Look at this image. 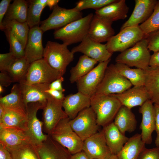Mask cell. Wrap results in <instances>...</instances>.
<instances>
[{"instance_id":"6da1fadb","label":"cell","mask_w":159,"mask_h":159,"mask_svg":"<svg viewBox=\"0 0 159 159\" xmlns=\"http://www.w3.org/2000/svg\"><path fill=\"white\" fill-rule=\"evenodd\" d=\"M122 106L119 100L110 95L95 93L91 97L90 107L95 114L99 126L112 122Z\"/></svg>"},{"instance_id":"7a4b0ae2","label":"cell","mask_w":159,"mask_h":159,"mask_svg":"<svg viewBox=\"0 0 159 159\" xmlns=\"http://www.w3.org/2000/svg\"><path fill=\"white\" fill-rule=\"evenodd\" d=\"M90 13L85 16L72 21L55 30L54 38L68 45L81 42L88 35L90 23L94 16Z\"/></svg>"},{"instance_id":"3957f363","label":"cell","mask_w":159,"mask_h":159,"mask_svg":"<svg viewBox=\"0 0 159 159\" xmlns=\"http://www.w3.org/2000/svg\"><path fill=\"white\" fill-rule=\"evenodd\" d=\"M64 44L48 41L44 48L43 58L62 76L68 65L73 60L74 54Z\"/></svg>"},{"instance_id":"277c9868","label":"cell","mask_w":159,"mask_h":159,"mask_svg":"<svg viewBox=\"0 0 159 159\" xmlns=\"http://www.w3.org/2000/svg\"><path fill=\"white\" fill-rule=\"evenodd\" d=\"M148 48L146 38L137 43L131 48L121 52L116 57V63L135 67L145 70L149 66L151 55Z\"/></svg>"},{"instance_id":"5b68a950","label":"cell","mask_w":159,"mask_h":159,"mask_svg":"<svg viewBox=\"0 0 159 159\" xmlns=\"http://www.w3.org/2000/svg\"><path fill=\"white\" fill-rule=\"evenodd\" d=\"M70 120L69 117L61 120L49 135L73 155L82 150L83 141L72 129Z\"/></svg>"},{"instance_id":"8992f818","label":"cell","mask_w":159,"mask_h":159,"mask_svg":"<svg viewBox=\"0 0 159 159\" xmlns=\"http://www.w3.org/2000/svg\"><path fill=\"white\" fill-rule=\"evenodd\" d=\"M139 25L126 27L120 30L117 34L113 36L106 45L111 53L122 52L132 47L143 39L146 38Z\"/></svg>"},{"instance_id":"52a82bcc","label":"cell","mask_w":159,"mask_h":159,"mask_svg":"<svg viewBox=\"0 0 159 159\" xmlns=\"http://www.w3.org/2000/svg\"><path fill=\"white\" fill-rule=\"evenodd\" d=\"M62 76L42 58L30 64L26 75L19 83L50 84Z\"/></svg>"},{"instance_id":"ba28073f","label":"cell","mask_w":159,"mask_h":159,"mask_svg":"<svg viewBox=\"0 0 159 159\" xmlns=\"http://www.w3.org/2000/svg\"><path fill=\"white\" fill-rule=\"evenodd\" d=\"M130 82L121 75L114 64L108 66L95 93L110 95L121 93L131 88Z\"/></svg>"},{"instance_id":"9c48e42d","label":"cell","mask_w":159,"mask_h":159,"mask_svg":"<svg viewBox=\"0 0 159 159\" xmlns=\"http://www.w3.org/2000/svg\"><path fill=\"white\" fill-rule=\"evenodd\" d=\"M44 107L38 102L29 103L26 106V120L24 130L32 143L36 146L42 143L48 136L43 133V122L37 117L38 111Z\"/></svg>"},{"instance_id":"30bf717a","label":"cell","mask_w":159,"mask_h":159,"mask_svg":"<svg viewBox=\"0 0 159 159\" xmlns=\"http://www.w3.org/2000/svg\"><path fill=\"white\" fill-rule=\"evenodd\" d=\"M69 122L72 130L83 141L98 132L99 126L96 116L90 107L80 112Z\"/></svg>"},{"instance_id":"8fae6325","label":"cell","mask_w":159,"mask_h":159,"mask_svg":"<svg viewBox=\"0 0 159 159\" xmlns=\"http://www.w3.org/2000/svg\"><path fill=\"white\" fill-rule=\"evenodd\" d=\"M82 17L81 11L62 8L57 4L53 7L49 17L41 22L40 27L44 32L50 30H55Z\"/></svg>"},{"instance_id":"7c38bea8","label":"cell","mask_w":159,"mask_h":159,"mask_svg":"<svg viewBox=\"0 0 159 159\" xmlns=\"http://www.w3.org/2000/svg\"><path fill=\"white\" fill-rule=\"evenodd\" d=\"M62 101L57 100L50 95L42 112L43 130L49 135L62 120L68 117L62 110Z\"/></svg>"},{"instance_id":"4fadbf2b","label":"cell","mask_w":159,"mask_h":159,"mask_svg":"<svg viewBox=\"0 0 159 159\" xmlns=\"http://www.w3.org/2000/svg\"><path fill=\"white\" fill-rule=\"evenodd\" d=\"M111 59L99 63L90 72L77 82L78 91L91 97L95 94L101 82Z\"/></svg>"},{"instance_id":"5bb4252c","label":"cell","mask_w":159,"mask_h":159,"mask_svg":"<svg viewBox=\"0 0 159 159\" xmlns=\"http://www.w3.org/2000/svg\"><path fill=\"white\" fill-rule=\"evenodd\" d=\"M71 51L74 54L80 52L99 63L110 59L112 54L107 49L106 44H103L91 38L88 35L77 46Z\"/></svg>"},{"instance_id":"9a60e30c","label":"cell","mask_w":159,"mask_h":159,"mask_svg":"<svg viewBox=\"0 0 159 159\" xmlns=\"http://www.w3.org/2000/svg\"><path fill=\"white\" fill-rule=\"evenodd\" d=\"M82 150L89 159H107L112 154L102 130L83 141Z\"/></svg>"},{"instance_id":"2e32d148","label":"cell","mask_w":159,"mask_h":159,"mask_svg":"<svg viewBox=\"0 0 159 159\" xmlns=\"http://www.w3.org/2000/svg\"><path fill=\"white\" fill-rule=\"evenodd\" d=\"M43 32L40 26L30 28L24 49V57L30 63L43 58L44 48L42 43Z\"/></svg>"},{"instance_id":"e0dca14e","label":"cell","mask_w":159,"mask_h":159,"mask_svg":"<svg viewBox=\"0 0 159 159\" xmlns=\"http://www.w3.org/2000/svg\"><path fill=\"white\" fill-rule=\"evenodd\" d=\"M150 100L145 102L139 110L142 115L140 127L142 140L145 144H151L152 134L155 130V112L154 105Z\"/></svg>"},{"instance_id":"ac0fdd59","label":"cell","mask_w":159,"mask_h":159,"mask_svg":"<svg viewBox=\"0 0 159 159\" xmlns=\"http://www.w3.org/2000/svg\"><path fill=\"white\" fill-rule=\"evenodd\" d=\"M135 5L130 16L121 27L120 30L128 27L139 25L146 21L153 12L158 1L135 0Z\"/></svg>"},{"instance_id":"d6986e66","label":"cell","mask_w":159,"mask_h":159,"mask_svg":"<svg viewBox=\"0 0 159 159\" xmlns=\"http://www.w3.org/2000/svg\"><path fill=\"white\" fill-rule=\"evenodd\" d=\"M19 83L26 107L29 103L36 102L41 103L45 107L50 95L45 91L49 88L50 84H27L21 82Z\"/></svg>"},{"instance_id":"ffe728a7","label":"cell","mask_w":159,"mask_h":159,"mask_svg":"<svg viewBox=\"0 0 159 159\" xmlns=\"http://www.w3.org/2000/svg\"><path fill=\"white\" fill-rule=\"evenodd\" d=\"M36 146L39 159H69L72 155L48 135L45 141Z\"/></svg>"},{"instance_id":"44dd1931","label":"cell","mask_w":159,"mask_h":159,"mask_svg":"<svg viewBox=\"0 0 159 159\" xmlns=\"http://www.w3.org/2000/svg\"><path fill=\"white\" fill-rule=\"evenodd\" d=\"M110 95L117 99L122 105L130 109L135 106H141L150 100L144 85L134 86L121 93Z\"/></svg>"},{"instance_id":"7402d4cb","label":"cell","mask_w":159,"mask_h":159,"mask_svg":"<svg viewBox=\"0 0 159 159\" xmlns=\"http://www.w3.org/2000/svg\"><path fill=\"white\" fill-rule=\"evenodd\" d=\"M112 22L94 15L90 23L88 36L101 43L108 42L115 33L112 26Z\"/></svg>"},{"instance_id":"603a6c76","label":"cell","mask_w":159,"mask_h":159,"mask_svg":"<svg viewBox=\"0 0 159 159\" xmlns=\"http://www.w3.org/2000/svg\"><path fill=\"white\" fill-rule=\"evenodd\" d=\"M91 97L78 91L65 97L62 101L64 111L70 120L84 109L90 107Z\"/></svg>"},{"instance_id":"cb8c5ba5","label":"cell","mask_w":159,"mask_h":159,"mask_svg":"<svg viewBox=\"0 0 159 159\" xmlns=\"http://www.w3.org/2000/svg\"><path fill=\"white\" fill-rule=\"evenodd\" d=\"M32 142L22 129L16 127L0 128V143L7 148H14Z\"/></svg>"},{"instance_id":"d4e9b609","label":"cell","mask_w":159,"mask_h":159,"mask_svg":"<svg viewBox=\"0 0 159 159\" xmlns=\"http://www.w3.org/2000/svg\"><path fill=\"white\" fill-rule=\"evenodd\" d=\"M129 9L125 0H116L114 2L96 10L95 14L113 22L114 21L125 19Z\"/></svg>"},{"instance_id":"484cf974","label":"cell","mask_w":159,"mask_h":159,"mask_svg":"<svg viewBox=\"0 0 159 159\" xmlns=\"http://www.w3.org/2000/svg\"><path fill=\"white\" fill-rule=\"evenodd\" d=\"M102 131L112 154L117 155L129 138L119 130L113 122L103 127Z\"/></svg>"},{"instance_id":"4316f807","label":"cell","mask_w":159,"mask_h":159,"mask_svg":"<svg viewBox=\"0 0 159 159\" xmlns=\"http://www.w3.org/2000/svg\"><path fill=\"white\" fill-rule=\"evenodd\" d=\"M0 105L6 109L26 115V107L19 83L13 85L9 94L0 97Z\"/></svg>"},{"instance_id":"83f0119b","label":"cell","mask_w":159,"mask_h":159,"mask_svg":"<svg viewBox=\"0 0 159 159\" xmlns=\"http://www.w3.org/2000/svg\"><path fill=\"white\" fill-rule=\"evenodd\" d=\"M28 6L26 22L30 28L39 26L41 24L40 17L42 12L46 6L52 10L59 0H30L27 1Z\"/></svg>"},{"instance_id":"f1b7e54d","label":"cell","mask_w":159,"mask_h":159,"mask_svg":"<svg viewBox=\"0 0 159 159\" xmlns=\"http://www.w3.org/2000/svg\"><path fill=\"white\" fill-rule=\"evenodd\" d=\"M144 86L150 100L159 105V67H148L144 70Z\"/></svg>"},{"instance_id":"f546056e","label":"cell","mask_w":159,"mask_h":159,"mask_svg":"<svg viewBox=\"0 0 159 159\" xmlns=\"http://www.w3.org/2000/svg\"><path fill=\"white\" fill-rule=\"evenodd\" d=\"M113 122L119 130L125 135L126 132H131L136 129L137 122L130 109L122 105L116 114Z\"/></svg>"},{"instance_id":"4dcf8cb0","label":"cell","mask_w":159,"mask_h":159,"mask_svg":"<svg viewBox=\"0 0 159 159\" xmlns=\"http://www.w3.org/2000/svg\"><path fill=\"white\" fill-rule=\"evenodd\" d=\"M145 145L141 134H136L129 138L117 156L118 159H138Z\"/></svg>"},{"instance_id":"1f68e13d","label":"cell","mask_w":159,"mask_h":159,"mask_svg":"<svg viewBox=\"0 0 159 159\" xmlns=\"http://www.w3.org/2000/svg\"><path fill=\"white\" fill-rule=\"evenodd\" d=\"M30 28L26 22L21 23L15 20H4L1 30L11 31L25 48Z\"/></svg>"},{"instance_id":"d6a6232c","label":"cell","mask_w":159,"mask_h":159,"mask_svg":"<svg viewBox=\"0 0 159 159\" xmlns=\"http://www.w3.org/2000/svg\"><path fill=\"white\" fill-rule=\"evenodd\" d=\"M97 62L96 60L85 55L80 56L76 65L72 67L70 71L69 80L71 83L76 82L90 72Z\"/></svg>"},{"instance_id":"836d02e7","label":"cell","mask_w":159,"mask_h":159,"mask_svg":"<svg viewBox=\"0 0 159 159\" xmlns=\"http://www.w3.org/2000/svg\"><path fill=\"white\" fill-rule=\"evenodd\" d=\"M114 65L118 72L128 80L132 85L137 86L144 85V70L138 68L132 69L122 63H116Z\"/></svg>"},{"instance_id":"e575fe53","label":"cell","mask_w":159,"mask_h":159,"mask_svg":"<svg viewBox=\"0 0 159 159\" xmlns=\"http://www.w3.org/2000/svg\"><path fill=\"white\" fill-rule=\"evenodd\" d=\"M28 6L27 1L14 0L10 4L3 20H15L21 23L26 22Z\"/></svg>"},{"instance_id":"d590c367","label":"cell","mask_w":159,"mask_h":159,"mask_svg":"<svg viewBox=\"0 0 159 159\" xmlns=\"http://www.w3.org/2000/svg\"><path fill=\"white\" fill-rule=\"evenodd\" d=\"M4 109L2 116L0 117V128L16 127L24 130L26 115Z\"/></svg>"},{"instance_id":"8d00e7d4","label":"cell","mask_w":159,"mask_h":159,"mask_svg":"<svg viewBox=\"0 0 159 159\" xmlns=\"http://www.w3.org/2000/svg\"><path fill=\"white\" fill-rule=\"evenodd\" d=\"M7 148L11 153L12 159H39L36 145L32 143L14 148Z\"/></svg>"},{"instance_id":"74e56055","label":"cell","mask_w":159,"mask_h":159,"mask_svg":"<svg viewBox=\"0 0 159 159\" xmlns=\"http://www.w3.org/2000/svg\"><path fill=\"white\" fill-rule=\"evenodd\" d=\"M30 64L24 57L16 58L13 62L8 71L13 82H20L26 75Z\"/></svg>"},{"instance_id":"f35d334b","label":"cell","mask_w":159,"mask_h":159,"mask_svg":"<svg viewBox=\"0 0 159 159\" xmlns=\"http://www.w3.org/2000/svg\"><path fill=\"white\" fill-rule=\"evenodd\" d=\"M139 26L147 36L159 29V0L158 1L153 12L149 18L139 25Z\"/></svg>"},{"instance_id":"ab89813d","label":"cell","mask_w":159,"mask_h":159,"mask_svg":"<svg viewBox=\"0 0 159 159\" xmlns=\"http://www.w3.org/2000/svg\"><path fill=\"white\" fill-rule=\"evenodd\" d=\"M116 0H81L76 3V6L72 9L81 11L83 10L94 9L95 10L101 8L107 5L114 2Z\"/></svg>"},{"instance_id":"60d3db41","label":"cell","mask_w":159,"mask_h":159,"mask_svg":"<svg viewBox=\"0 0 159 159\" xmlns=\"http://www.w3.org/2000/svg\"><path fill=\"white\" fill-rule=\"evenodd\" d=\"M7 39L10 46V52L16 58L24 57V49L19 41L9 31H5Z\"/></svg>"},{"instance_id":"b9f144b4","label":"cell","mask_w":159,"mask_h":159,"mask_svg":"<svg viewBox=\"0 0 159 159\" xmlns=\"http://www.w3.org/2000/svg\"><path fill=\"white\" fill-rule=\"evenodd\" d=\"M16 58L11 52L0 54L1 72H8L11 65Z\"/></svg>"},{"instance_id":"7bdbcfd3","label":"cell","mask_w":159,"mask_h":159,"mask_svg":"<svg viewBox=\"0 0 159 159\" xmlns=\"http://www.w3.org/2000/svg\"><path fill=\"white\" fill-rule=\"evenodd\" d=\"M148 48L154 53L159 51V29L147 35Z\"/></svg>"},{"instance_id":"ee69618b","label":"cell","mask_w":159,"mask_h":159,"mask_svg":"<svg viewBox=\"0 0 159 159\" xmlns=\"http://www.w3.org/2000/svg\"><path fill=\"white\" fill-rule=\"evenodd\" d=\"M138 159H159V147L151 149L145 148L141 152Z\"/></svg>"},{"instance_id":"f6af8a7d","label":"cell","mask_w":159,"mask_h":159,"mask_svg":"<svg viewBox=\"0 0 159 159\" xmlns=\"http://www.w3.org/2000/svg\"><path fill=\"white\" fill-rule=\"evenodd\" d=\"M11 0H2L0 3V29L2 27V24L4 16L6 13Z\"/></svg>"},{"instance_id":"bcb514c9","label":"cell","mask_w":159,"mask_h":159,"mask_svg":"<svg viewBox=\"0 0 159 159\" xmlns=\"http://www.w3.org/2000/svg\"><path fill=\"white\" fill-rule=\"evenodd\" d=\"M155 112V130L157 133L155 140L156 147H159V105L154 104Z\"/></svg>"},{"instance_id":"7dc6e473","label":"cell","mask_w":159,"mask_h":159,"mask_svg":"<svg viewBox=\"0 0 159 159\" xmlns=\"http://www.w3.org/2000/svg\"><path fill=\"white\" fill-rule=\"evenodd\" d=\"M12 82V79L8 72H1L0 85L3 87H8Z\"/></svg>"},{"instance_id":"c3c4849f","label":"cell","mask_w":159,"mask_h":159,"mask_svg":"<svg viewBox=\"0 0 159 159\" xmlns=\"http://www.w3.org/2000/svg\"><path fill=\"white\" fill-rule=\"evenodd\" d=\"M64 80L62 76L54 80L49 85V88L54 89L64 92L65 90L62 87V83Z\"/></svg>"},{"instance_id":"681fc988","label":"cell","mask_w":159,"mask_h":159,"mask_svg":"<svg viewBox=\"0 0 159 159\" xmlns=\"http://www.w3.org/2000/svg\"><path fill=\"white\" fill-rule=\"evenodd\" d=\"M45 92L54 98L59 100L63 101L65 97L63 92L61 91L49 88L46 90Z\"/></svg>"},{"instance_id":"f907efd6","label":"cell","mask_w":159,"mask_h":159,"mask_svg":"<svg viewBox=\"0 0 159 159\" xmlns=\"http://www.w3.org/2000/svg\"><path fill=\"white\" fill-rule=\"evenodd\" d=\"M0 159H12L10 152L6 146L0 143Z\"/></svg>"},{"instance_id":"816d5d0a","label":"cell","mask_w":159,"mask_h":159,"mask_svg":"<svg viewBox=\"0 0 159 159\" xmlns=\"http://www.w3.org/2000/svg\"><path fill=\"white\" fill-rule=\"evenodd\" d=\"M149 66L159 67V51L151 55Z\"/></svg>"},{"instance_id":"f5cc1de1","label":"cell","mask_w":159,"mask_h":159,"mask_svg":"<svg viewBox=\"0 0 159 159\" xmlns=\"http://www.w3.org/2000/svg\"><path fill=\"white\" fill-rule=\"evenodd\" d=\"M69 159H89L82 150L72 155Z\"/></svg>"},{"instance_id":"db71d44e","label":"cell","mask_w":159,"mask_h":159,"mask_svg":"<svg viewBox=\"0 0 159 159\" xmlns=\"http://www.w3.org/2000/svg\"><path fill=\"white\" fill-rule=\"evenodd\" d=\"M107 159H118L116 155L112 154Z\"/></svg>"},{"instance_id":"11a10c76","label":"cell","mask_w":159,"mask_h":159,"mask_svg":"<svg viewBox=\"0 0 159 159\" xmlns=\"http://www.w3.org/2000/svg\"><path fill=\"white\" fill-rule=\"evenodd\" d=\"M4 87L0 85V94H1L4 91Z\"/></svg>"}]
</instances>
